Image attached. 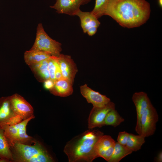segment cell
Segmentation results:
<instances>
[{
	"label": "cell",
	"instance_id": "obj_31",
	"mask_svg": "<svg viewBox=\"0 0 162 162\" xmlns=\"http://www.w3.org/2000/svg\"><path fill=\"white\" fill-rule=\"evenodd\" d=\"M158 3L160 7H162V0H158Z\"/></svg>",
	"mask_w": 162,
	"mask_h": 162
},
{
	"label": "cell",
	"instance_id": "obj_16",
	"mask_svg": "<svg viewBox=\"0 0 162 162\" xmlns=\"http://www.w3.org/2000/svg\"><path fill=\"white\" fill-rule=\"evenodd\" d=\"M49 58L39 63L29 65L40 81L44 82L50 79L48 68Z\"/></svg>",
	"mask_w": 162,
	"mask_h": 162
},
{
	"label": "cell",
	"instance_id": "obj_25",
	"mask_svg": "<svg viewBox=\"0 0 162 162\" xmlns=\"http://www.w3.org/2000/svg\"><path fill=\"white\" fill-rule=\"evenodd\" d=\"M56 57L51 56L49 59V70L50 75V79L56 81Z\"/></svg>",
	"mask_w": 162,
	"mask_h": 162
},
{
	"label": "cell",
	"instance_id": "obj_6",
	"mask_svg": "<svg viewBox=\"0 0 162 162\" xmlns=\"http://www.w3.org/2000/svg\"><path fill=\"white\" fill-rule=\"evenodd\" d=\"M159 116L156 109L152 104L142 114L140 121V135L148 137L153 135L156 130Z\"/></svg>",
	"mask_w": 162,
	"mask_h": 162
},
{
	"label": "cell",
	"instance_id": "obj_13",
	"mask_svg": "<svg viewBox=\"0 0 162 162\" xmlns=\"http://www.w3.org/2000/svg\"><path fill=\"white\" fill-rule=\"evenodd\" d=\"M80 91L88 102L92 104L93 107H103L111 101L109 98L92 89L86 84L80 86Z\"/></svg>",
	"mask_w": 162,
	"mask_h": 162
},
{
	"label": "cell",
	"instance_id": "obj_15",
	"mask_svg": "<svg viewBox=\"0 0 162 162\" xmlns=\"http://www.w3.org/2000/svg\"><path fill=\"white\" fill-rule=\"evenodd\" d=\"M75 16L79 17L81 26L84 33H87L88 30L91 27H98L100 23L98 19L91 12H83L80 10Z\"/></svg>",
	"mask_w": 162,
	"mask_h": 162
},
{
	"label": "cell",
	"instance_id": "obj_27",
	"mask_svg": "<svg viewBox=\"0 0 162 162\" xmlns=\"http://www.w3.org/2000/svg\"><path fill=\"white\" fill-rule=\"evenodd\" d=\"M56 57L55 70V77L56 80L63 78Z\"/></svg>",
	"mask_w": 162,
	"mask_h": 162
},
{
	"label": "cell",
	"instance_id": "obj_2",
	"mask_svg": "<svg viewBox=\"0 0 162 162\" xmlns=\"http://www.w3.org/2000/svg\"><path fill=\"white\" fill-rule=\"evenodd\" d=\"M103 135V133L99 130H89L73 138L67 143L64 150L69 161L91 162L98 158L94 146Z\"/></svg>",
	"mask_w": 162,
	"mask_h": 162
},
{
	"label": "cell",
	"instance_id": "obj_14",
	"mask_svg": "<svg viewBox=\"0 0 162 162\" xmlns=\"http://www.w3.org/2000/svg\"><path fill=\"white\" fill-rule=\"evenodd\" d=\"M73 84L69 80L64 78L56 80L53 87L50 91L53 95L66 97L71 95L73 91Z\"/></svg>",
	"mask_w": 162,
	"mask_h": 162
},
{
	"label": "cell",
	"instance_id": "obj_18",
	"mask_svg": "<svg viewBox=\"0 0 162 162\" xmlns=\"http://www.w3.org/2000/svg\"><path fill=\"white\" fill-rule=\"evenodd\" d=\"M15 115L11 109L9 97L0 98V124Z\"/></svg>",
	"mask_w": 162,
	"mask_h": 162
},
{
	"label": "cell",
	"instance_id": "obj_8",
	"mask_svg": "<svg viewBox=\"0 0 162 162\" xmlns=\"http://www.w3.org/2000/svg\"><path fill=\"white\" fill-rule=\"evenodd\" d=\"M8 97L11 109L16 115L21 116L24 120L33 116L32 107L23 97L15 94Z\"/></svg>",
	"mask_w": 162,
	"mask_h": 162
},
{
	"label": "cell",
	"instance_id": "obj_10",
	"mask_svg": "<svg viewBox=\"0 0 162 162\" xmlns=\"http://www.w3.org/2000/svg\"><path fill=\"white\" fill-rule=\"evenodd\" d=\"M116 142L111 136L103 135L96 142L94 149L98 157L108 161L112 155Z\"/></svg>",
	"mask_w": 162,
	"mask_h": 162
},
{
	"label": "cell",
	"instance_id": "obj_23",
	"mask_svg": "<svg viewBox=\"0 0 162 162\" xmlns=\"http://www.w3.org/2000/svg\"><path fill=\"white\" fill-rule=\"evenodd\" d=\"M109 0H95L94 7L90 12L97 19L104 15Z\"/></svg>",
	"mask_w": 162,
	"mask_h": 162
},
{
	"label": "cell",
	"instance_id": "obj_7",
	"mask_svg": "<svg viewBox=\"0 0 162 162\" xmlns=\"http://www.w3.org/2000/svg\"><path fill=\"white\" fill-rule=\"evenodd\" d=\"M115 109V105L111 101L103 107H93L88 119V129H92L104 126V120L107 114L111 110Z\"/></svg>",
	"mask_w": 162,
	"mask_h": 162
},
{
	"label": "cell",
	"instance_id": "obj_3",
	"mask_svg": "<svg viewBox=\"0 0 162 162\" xmlns=\"http://www.w3.org/2000/svg\"><path fill=\"white\" fill-rule=\"evenodd\" d=\"M13 146L20 161L51 162L53 161L46 150L39 143L29 145L17 142Z\"/></svg>",
	"mask_w": 162,
	"mask_h": 162
},
{
	"label": "cell",
	"instance_id": "obj_29",
	"mask_svg": "<svg viewBox=\"0 0 162 162\" xmlns=\"http://www.w3.org/2000/svg\"><path fill=\"white\" fill-rule=\"evenodd\" d=\"M98 27H93L89 28L87 31V33L90 36L94 35L96 32Z\"/></svg>",
	"mask_w": 162,
	"mask_h": 162
},
{
	"label": "cell",
	"instance_id": "obj_4",
	"mask_svg": "<svg viewBox=\"0 0 162 162\" xmlns=\"http://www.w3.org/2000/svg\"><path fill=\"white\" fill-rule=\"evenodd\" d=\"M61 45L60 43L49 36L41 23L38 24L36 38L31 49L41 51L52 56H58L62 51Z\"/></svg>",
	"mask_w": 162,
	"mask_h": 162
},
{
	"label": "cell",
	"instance_id": "obj_12",
	"mask_svg": "<svg viewBox=\"0 0 162 162\" xmlns=\"http://www.w3.org/2000/svg\"><path fill=\"white\" fill-rule=\"evenodd\" d=\"M132 100L136 107L137 115L135 130L138 134L140 135V121L141 116L152 103L147 93L143 92L134 93L132 97Z\"/></svg>",
	"mask_w": 162,
	"mask_h": 162
},
{
	"label": "cell",
	"instance_id": "obj_21",
	"mask_svg": "<svg viewBox=\"0 0 162 162\" xmlns=\"http://www.w3.org/2000/svg\"><path fill=\"white\" fill-rule=\"evenodd\" d=\"M145 138L140 135L129 133L125 146L133 152L137 151L145 142Z\"/></svg>",
	"mask_w": 162,
	"mask_h": 162
},
{
	"label": "cell",
	"instance_id": "obj_1",
	"mask_svg": "<svg viewBox=\"0 0 162 162\" xmlns=\"http://www.w3.org/2000/svg\"><path fill=\"white\" fill-rule=\"evenodd\" d=\"M151 12L145 0H109L104 15L111 17L122 26L138 27L146 22Z\"/></svg>",
	"mask_w": 162,
	"mask_h": 162
},
{
	"label": "cell",
	"instance_id": "obj_17",
	"mask_svg": "<svg viewBox=\"0 0 162 162\" xmlns=\"http://www.w3.org/2000/svg\"><path fill=\"white\" fill-rule=\"evenodd\" d=\"M51 56L45 52L31 49L25 52L24 59L26 64L29 65L39 63L49 58Z\"/></svg>",
	"mask_w": 162,
	"mask_h": 162
},
{
	"label": "cell",
	"instance_id": "obj_26",
	"mask_svg": "<svg viewBox=\"0 0 162 162\" xmlns=\"http://www.w3.org/2000/svg\"><path fill=\"white\" fill-rule=\"evenodd\" d=\"M129 134V133L125 131L119 132L117 137V142L122 145L125 146Z\"/></svg>",
	"mask_w": 162,
	"mask_h": 162
},
{
	"label": "cell",
	"instance_id": "obj_30",
	"mask_svg": "<svg viewBox=\"0 0 162 162\" xmlns=\"http://www.w3.org/2000/svg\"><path fill=\"white\" fill-rule=\"evenodd\" d=\"M155 161L158 162H162V152H160L158 154L157 157H156Z\"/></svg>",
	"mask_w": 162,
	"mask_h": 162
},
{
	"label": "cell",
	"instance_id": "obj_24",
	"mask_svg": "<svg viewBox=\"0 0 162 162\" xmlns=\"http://www.w3.org/2000/svg\"><path fill=\"white\" fill-rule=\"evenodd\" d=\"M21 116L15 115L8 118L0 124V127L4 125L12 126L16 125L21 122L23 120Z\"/></svg>",
	"mask_w": 162,
	"mask_h": 162
},
{
	"label": "cell",
	"instance_id": "obj_11",
	"mask_svg": "<svg viewBox=\"0 0 162 162\" xmlns=\"http://www.w3.org/2000/svg\"><path fill=\"white\" fill-rule=\"evenodd\" d=\"M63 78L70 81L73 84L78 70L76 64L70 56L60 54L56 57Z\"/></svg>",
	"mask_w": 162,
	"mask_h": 162
},
{
	"label": "cell",
	"instance_id": "obj_28",
	"mask_svg": "<svg viewBox=\"0 0 162 162\" xmlns=\"http://www.w3.org/2000/svg\"><path fill=\"white\" fill-rule=\"evenodd\" d=\"M55 81L50 79L45 80L44 81V88L50 90L53 87Z\"/></svg>",
	"mask_w": 162,
	"mask_h": 162
},
{
	"label": "cell",
	"instance_id": "obj_5",
	"mask_svg": "<svg viewBox=\"0 0 162 162\" xmlns=\"http://www.w3.org/2000/svg\"><path fill=\"white\" fill-rule=\"evenodd\" d=\"M34 117L32 116L15 125H4L0 127L3 130L10 146H13L17 142L25 144L31 140L32 137L26 133V126L28 122Z\"/></svg>",
	"mask_w": 162,
	"mask_h": 162
},
{
	"label": "cell",
	"instance_id": "obj_19",
	"mask_svg": "<svg viewBox=\"0 0 162 162\" xmlns=\"http://www.w3.org/2000/svg\"><path fill=\"white\" fill-rule=\"evenodd\" d=\"M132 152L125 146L116 142L112 155L108 162H118Z\"/></svg>",
	"mask_w": 162,
	"mask_h": 162
},
{
	"label": "cell",
	"instance_id": "obj_20",
	"mask_svg": "<svg viewBox=\"0 0 162 162\" xmlns=\"http://www.w3.org/2000/svg\"><path fill=\"white\" fill-rule=\"evenodd\" d=\"M12 159V154L10 145L4 136L3 130L0 129V159L2 161Z\"/></svg>",
	"mask_w": 162,
	"mask_h": 162
},
{
	"label": "cell",
	"instance_id": "obj_22",
	"mask_svg": "<svg viewBox=\"0 0 162 162\" xmlns=\"http://www.w3.org/2000/svg\"><path fill=\"white\" fill-rule=\"evenodd\" d=\"M115 109L110 111L107 114L104 121V125H110L116 127L124 121Z\"/></svg>",
	"mask_w": 162,
	"mask_h": 162
},
{
	"label": "cell",
	"instance_id": "obj_9",
	"mask_svg": "<svg viewBox=\"0 0 162 162\" xmlns=\"http://www.w3.org/2000/svg\"><path fill=\"white\" fill-rule=\"evenodd\" d=\"M91 0H56L55 4L50 7L59 14L75 16L81 5L86 4Z\"/></svg>",
	"mask_w": 162,
	"mask_h": 162
}]
</instances>
